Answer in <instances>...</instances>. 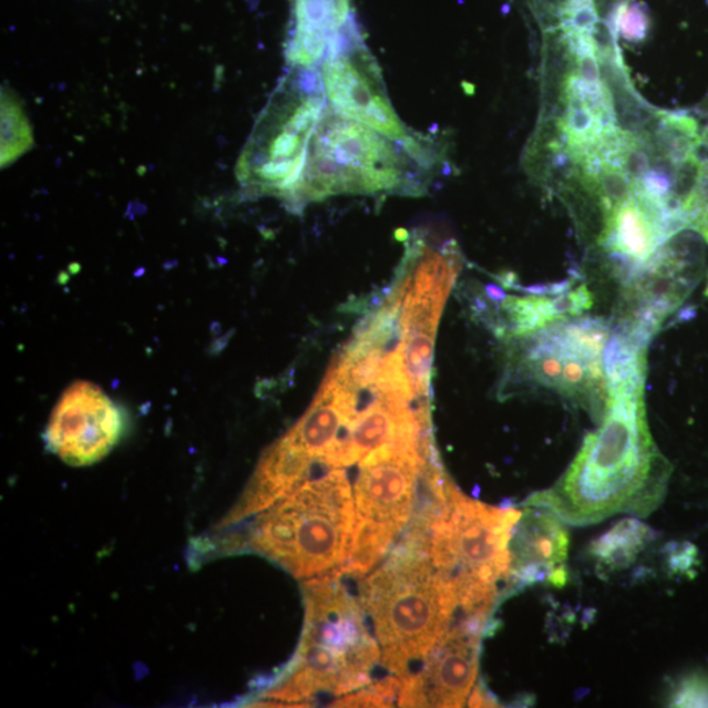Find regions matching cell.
<instances>
[{
    "label": "cell",
    "instance_id": "8992f818",
    "mask_svg": "<svg viewBox=\"0 0 708 708\" xmlns=\"http://www.w3.org/2000/svg\"><path fill=\"white\" fill-rule=\"evenodd\" d=\"M255 517L239 547L269 557L298 578L345 567L356 526L355 496L345 469L307 481Z\"/></svg>",
    "mask_w": 708,
    "mask_h": 708
},
{
    "label": "cell",
    "instance_id": "e0dca14e",
    "mask_svg": "<svg viewBox=\"0 0 708 708\" xmlns=\"http://www.w3.org/2000/svg\"><path fill=\"white\" fill-rule=\"evenodd\" d=\"M346 424L345 414L332 398L320 390L310 409L285 438L305 450L312 460H321Z\"/></svg>",
    "mask_w": 708,
    "mask_h": 708
},
{
    "label": "cell",
    "instance_id": "603a6c76",
    "mask_svg": "<svg viewBox=\"0 0 708 708\" xmlns=\"http://www.w3.org/2000/svg\"><path fill=\"white\" fill-rule=\"evenodd\" d=\"M576 59L577 75L586 83H599L601 74L597 63V54L574 55Z\"/></svg>",
    "mask_w": 708,
    "mask_h": 708
},
{
    "label": "cell",
    "instance_id": "d6986e66",
    "mask_svg": "<svg viewBox=\"0 0 708 708\" xmlns=\"http://www.w3.org/2000/svg\"><path fill=\"white\" fill-rule=\"evenodd\" d=\"M0 119H2V147H0V163L2 168L11 166L34 146V138L30 121L20 100L9 85H3L2 102H0Z\"/></svg>",
    "mask_w": 708,
    "mask_h": 708
},
{
    "label": "cell",
    "instance_id": "2e32d148",
    "mask_svg": "<svg viewBox=\"0 0 708 708\" xmlns=\"http://www.w3.org/2000/svg\"><path fill=\"white\" fill-rule=\"evenodd\" d=\"M592 296L585 286L576 290L564 293L563 296L551 298L547 296L507 297L503 300V324L500 334L520 338L542 330L563 319L575 317L588 310Z\"/></svg>",
    "mask_w": 708,
    "mask_h": 708
},
{
    "label": "cell",
    "instance_id": "7c38bea8",
    "mask_svg": "<svg viewBox=\"0 0 708 708\" xmlns=\"http://www.w3.org/2000/svg\"><path fill=\"white\" fill-rule=\"evenodd\" d=\"M123 412L98 386L76 382L50 417L45 442L70 466H90L109 455L124 432Z\"/></svg>",
    "mask_w": 708,
    "mask_h": 708
},
{
    "label": "cell",
    "instance_id": "ac0fdd59",
    "mask_svg": "<svg viewBox=\"0 0 708 708\" xmlns=\"http://www.w3.org/2000/svg\"><path fill=\"white\" fill-rule=\"evenodd\" d=\"M654 540V532L638 520L620 521L592 545V554L598 566L606 571L626 568L640 551Z\"/></svg>",
    "mask_w": 708,
    "mask_h": 708
},
{
    "label": "cell",
    "instance_id": "30bf717a",
    "mask_svg": "<svg viewBox=\"0 0 708 708\" xmlns=\"http://www.w3.org/2000/svg\"><path fill=\"white\" fill-rule=\"evenodd\" d=\"M704 248L689 233H678L627 280L625 311L617 328L649 342L704 276Z\"/></svg>",
    "mask_w": 708,
    "mask_h": 708
},
{
    "label": "cell",
    "instance_id": "8fae6325",
    "mask_svg": "<svg viewBox=\"0 0 708 708\" xmlns=\"http://www.w3.org/2000/svg\"><path fill=\"white\" fill-rule=\"evenodd\" d=\"M321 82L331 110L341 116L393 141L407 142L413 137L414 133L409 132L393 110L381 69L350 20L328 48Z\"/></svg>",
    "mask_w": 708,
    "mask_h": 708
},
{
    "label": "cell",
    "instance_id": "5b68a950",
    "mask_svg": "<svg viewBox=\"0 0 708 708\" xmlns=\"http://www.w3.org/2000/svg\"><path fill=\"white\" fill-rule=\"evenodd\" d=\"M428 500L411 527L433 566L454 584L462 609L490 615L500 583L511 577L510 543L522 511L474 502L448 478L428 483Z\"/></svg>",
    "mask_w": 708,
    "mask_h": 708
},
{
    "label": "cell",
    "instance_id": "277c9868",
    "mask_svg": "<svg viewBox=\"0 0 708 708\" xmlns=\"http://www.w3.org/2000/svg\"><path fill=\"white\" fill-rule=\"evenodd\" d=\"M340 572L304 584L306 622L295 660L264 704L309 702L314 697L341 696L370 683L381 653L369 632L363 606L341 584Z\"/></svg>",
    "mask_w": 708,
    "mask_h": 708
},
{
    "label": "cell",
    "instance_id": "6da1fadb",
    "mask_svg": "<svg viewBox=\"0 0 708 708\" xmlns=\"http://www.w3.org/2000/svg\"><path fill=\"white\" fill-rule=\"evenodd\" d=\"M645 379L607 383L601 427L586 435L561 481L525 505L545 507L572 525H591L615 513L647 516L661 504L671 469L650 438Z\"/></svg>",
    "mask_w": 708,
    "mask_h": 708
},
{
    "label": "cell",
    "instance_id": "9a60e30c",
    "mask_svg": "<svg viewBox=\"0 0 708 708\" xmlns=\"http://www.w3.org/2000/svg\"><path fill=\"white\" fill-rule=\"evenodd\" d=\"M349 0H295L286 59L293 68L312 69L346 27Z\"/></svg>",
    "mask_w": 708,
    "mask_h": 708
},
{
    "label": "cell",
    "instance_id": "52a82bcc",
    "mask_svg": "<svg viewBox=\"0 0 708 708\" xmlns=\"http://www.w3.org/2000/svg\"><path fill=\"white\" fill-rule=\"evenodd\" d=\"M293 69L270 96L236 162V178L254 195L288 199L326 110L321 79L312 69Z\"/></svg>",
    "mask_w": 708,
    "mask_h": 708
},
{
    "label": "cell",
    "instance_id": "3957f363",
    "mask_svg": "<svg viewBox=\"0 0 708 708\" xmlns=\"http://www.w3.org/2000/svg\"><path fill=\"white\" fill-rule=\"evenodd\" d=\"M440 161L438 141L414 133L407 142L325 110L312 134L302 176L290 205L338 195H421Z\"/></svg>",
    "mask_w": 708,
    "mask_h": 708
},
{
    "label": "cell",
    "instance_id": "44dd1931",
    "mask_svg": "<svg viewBox=\"0 0 708 708\" xmlns=\"http://www.w3.org/2000/svg\"><path fill=\"white\" fill-rule=\"evenodd\" d=\"M670 705L675 707H708V677L691 675L679 683Z\"/></svg>",
    "mask_w": 708,
    "mask_h": 708
},
{
    "label": "cell",
    "instance_id": "7402d4cb",
    "mask_svg": "<svg viewBox=\"0 0 708 708\" xmlns=\"http://www.w3.org/2000/svg\"><path fill=\"white\" fill-rule=\"evenodd\" d=\"M691 227L704 235L708 242V177L700 176L698 187L689 207ZM708 296V286H707Z\"/></svg>",
    "mask_w": 708,
    "mask_h": 708
},
{
    "label": "cell",
    "instance_id": "9c48e42d",
    "mask_svg": "<svg viewBox=\"0 0 708 708\" xmlns=\"http://www.w3.org/2000/svg\"><path fill=\"white\" fill-rule=\"evenodd\" d=\"M610 335L604 320L568 318L520 336L511 376L554 391L601 420L609 397L605 352Z\"/></svg>",
    "mask_w": 708,
    "mask_h": 708
},
{
    "label": "cell",
    "instance_id": "ffe728a7",
    "mask_svg": "<svg viewBox=\"0 0 708 708\" xmlns=\"http://www.w3.org/2000/svg\"><path fill=\"white\" fill-rule=\"evenodd\" d=\"M607 23L610 24L615 33H620L625 40L632 42L645 40L649 30L646 7L638 3L619 6L614 18Z\"/></svg>",
    "mask_w": 708,
    "mask_h": 708
},
{
    "label": "cell",
    "instance_id": "ba28073f",
    "mask_svg": "<svg viewBox=\"0 0 708 708\" xmlns=\"http://www.w3.org/2000/svg\"><path fill=\"white\" fill-rule=\"evenodd\" d=\"M434 448L392 442L360 462L353 496L356 526L342 575L361 577L384 560L413 519L417 492Z\"/></svg>",
    "mask_w": 708,
    "mask_h": 708
},
{
    "label": "cell",
    "instance_id": "7a4b0ae2",
    "mask_svg": "<svg viewBox=\"0 0 708 708\" xmlns=\"http://www.w3.org/2000/svg\"><path fill=\"white\" fill-rule=\"evenodd\" d=\"M382 663L400 681L418 674L427 657L462 622H483L462 609L455 586L433 566L410 531L390 560L361 585Z\"/></svg>",
    "mask_w": 708,
    "mask_h": 708
},
{
    "label": "cell",
    "instance_id": "4fadbf2b",
    "mask_svg": "<svg viewBox=\"0 0 708 708\" xmlns=\"http://www.w3.org/2000/svg\"><path fill=\"white\" fill-rule=\"evenodd\" d=\"M485 625H455L417 675L404 679L398 704L402 707H462L475 688L479 648Z\"/></svg>",
    "mask_w": 708,
    "mask_h": 708
},
{
    "label": "cell",
    "instance_id": "5bb4252c",
    "mask_svg": "<svg viewBox=\"0 0 708 708\" xmlns=\"http://www.w3.org/2000/svg\"><path fill=\"white\" fill-rule=\"evenodd\" d=\"M561 521L541 506L521 512L510 543L514 581L522 585L541 581L560 586L566 583L568 536Z\"/></svg>",
    "mask_w": 708,
    "mask_h": 708
}]
</instances>
